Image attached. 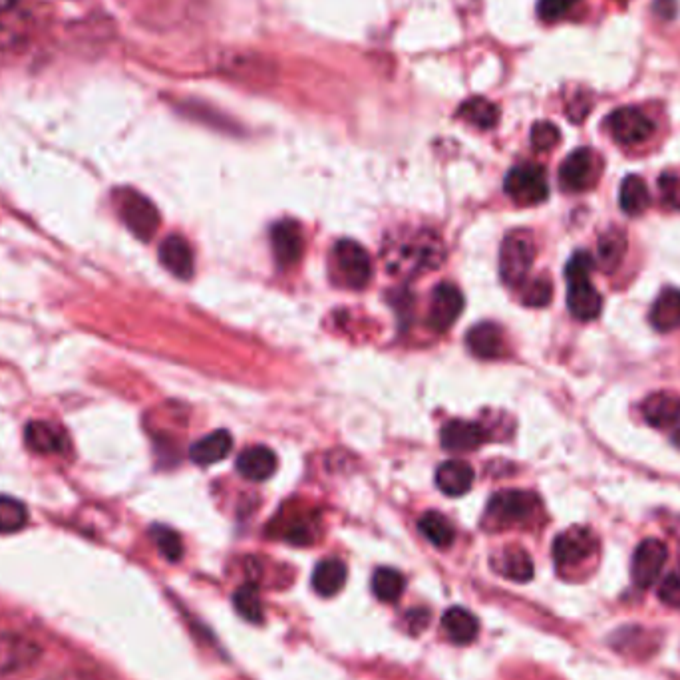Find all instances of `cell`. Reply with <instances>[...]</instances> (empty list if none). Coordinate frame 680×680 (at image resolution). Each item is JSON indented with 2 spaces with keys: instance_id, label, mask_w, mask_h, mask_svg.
<instances>
[{
  "instance_id": "22",
  "label": "cell",
  "mask_w": 680,
  "mask_h": 680,
  "mask_svg": "<svg viewBox=\"0 0 680 680\" xmlns=\"http://www.w3.org/2000/svg\"><path fill=\"white\" fill-rule=\"evenodd\" d=\"M442 625L450 641L456 645H470L478 639L480 633V621L476 615L464 607H452L444 613Z\"/></svg>"
},
{
  "instance_id": "11",
  "label": "cell",
  "mask_w": 680,
  "mask_h": 680,
  "mask_svg": "<svg viewBox=\"0 0 680 680\" xmlns=\"http://www.w3.org/2000/svg\"><path fill=\"white\" fill-rule=\"evenodd\" d=\"M462 311H464V297L460 289L452 283H440L432 291L428 325L436 333H446L458 321Z\"/></svg>"
},
{
  "instance_id": "25",
  "label": "cell",
  "mask_w": 680,
  "mask_h": 680,
  "mask_svg": "<svg viewBox=\"0 0 680 680\" xmlns=\"http://www.w3.org/2000/svg\"><path fill=\"white\" fill-rule=\"evenodd\" d=\"M494 567L502 577L515 581V583H527L533 577V561H531L529 553L521 547L504 549L498 555Z\"/></svg>"
},
{
  "instance_id": "10",
  "label": "cell",
  "mask_w": 680,
  "mask_h": 680,
  "mask_svg": "<svg viewBox=\"0 0 680 680\" xmlns=\"http://www.w3.org/2000/svg\"><path fill=\"white\" fill-rule=\"evenodd\" d=\"M667 557H669V551L663 541L645 539L633 555V565H631L633 583L639 589H649L659 579L667 563Z\"/></svg>"
},
{
  "instance_id": "29",
  "label": "cell",
  "mask_w": 680,
  "mask_h": 680,
  "mask_svg": "<svg viewBox=\"0 0 680 680\" xmlns=\"http://www.w3.org/2000/svg\"><path fill=\"white\" fill-rule=\"evenodd\" d=\"M406 587V579L392 567H380L372 575V593L382 603H396Z\"/></svg>"
},
{
  "instance_id": "8",
  "label": "cell",
  "mask_w": 680,
  "mask_h": 680,
  "mask_svg": "<svg viewBox=\"0 0 680 680\" xmlns=\"http://www.w3.org/2000/svg\"><path fill=\"white\" fill-rule=\"evenodd\" d=\"M506 193L517 205H537L547 199L549 185L547 175L541 166L523 164L506 175Z\"/></svg>"
},
{
  "instance_id": "9",
  "label": "cell",
  "mask_w": 680,
  "mask_h": 680,
  "mask_svg": "<svg viewBox=\"0 0 680 680\" xmlns=\"http://www.w3.org/2000/svg\"><path fill=\"white\" fill-rule=\"evenodd\" d=\"M605 126L609 130V134L613 136V140L617 144H623V146L643 144L655 132V124L639 108H619V110H615L607 118Z\"/></svg>"
},
{
  "instance_id": "31",
  "label": "cell",
  "mask_w": 680,
  "mask_h": 680,
  "mask_svg": "<svg viewBox=\"0 0 680 680\" xmlns=\"http://www.w3.org/2000/svg\"><path fill=\"white\" fill-rule=\"evenodd\" d=\"M625 253H627L625 233L611 229L599 239V263L605 271H609V273L615 271L621 265Z\"/></svg>"
},
{
  "instance_id": "20",
  "label": "cell",
  "mask_w": 680,
  "mask_h": 680,
  "mask_svg": "<svg viewBox=\"0 0 680 680\" xmlns=\"http://www.w3.org/2000/svg\"><path fill=\"white\" fill-rule=\"evenodd\" d=\"M466 344L474 356L494 360L504 354V333L494 323H480L468 331Z\"/></svg>"
},
{
  "instance_id": "17",
  "label": "cell",
  "mask_w": 680,
  "mask_h": 680,
  "mask_svg": "<svg viewBox=\"0 0 680 680\" xmlns=\"http://www.w3.org/2000/svg\"><path fill=\"white\" fill-rule=\"evenodd\" d=\"M160 261L162 265L170 271L173 277L177 279H191L195 265H193V251L189 247V243L181 237V235H170L162 241L160 245Z\"/></svg>"
},
{
  "instance_id": "30",
  "label": "cell",
  "mask_w": 680,
  "mask_h": 680,
  "mask_svg": "<svg viewBox=\"0 0 680 680\" xmlns=\"http://www.w3.org/2000/svg\"><path fill=\"white\" fill-rule=\"evenodd\" d=\"M418 529L432 545H436L440 549L450 547L454 543V537H456L452 523L438 511L424 513L418 521Z\"/></svg>"
},
{
  "instance_id": "15",
  "label": "cell",
  "mask_w": 680,
  "mask_h": 680,
  "mask_svg": "<svg viewBox=\"0 0 680 680\" xmlns=\"http://www.w3.org/2000/svg\"><path fill=\"white\" fill-rule=\"evenodd\" d=\"M488 440V434L482 424L468 420H450L444 424L440 432V442L448 452H472L480 448Z\"/></svg>"
},
{
  "instance_id": "36",
  "label": "cell",
  "mask_w": 680,
  "mask_h": 680,
  "mask_svg": "<svg viewBox=\"0 0 680 680\" xmlns=\"http://www.w3.org/2000/svg\"><path fill=\"white\" fill-rule=\"evenodd\" d=\"M551 295H553V287L551 281L547 277H537L531 283H527V287L523 289L521 301L527 307H535L541 309L545 305L551 303Z\"/></svg>"
},
{
  "instance_id": "19",
  "label": "cell",
  "mask_w": 680,
  "mask_h": 680,
  "mask_svg": "<svg viewBox=\"0 0 680 680\" xmlns=\"http://www.w3.org/2000/svg\"><path fill=\"white\" fill-rule=\"evenodd\" d=\"M474 468L462 460H448L436 472V486L450 498H460L472 490Z\"/></svg>"
},
{
  "instance_id": "21",
  "label": "cell",
  "mask_w": 680,
  "mask_h": 680,
  "mask_svg": "<svg viewBox=\"0 0 680 680\" xmlns=\"http://www.w3.org/2000/svg\"><path fill=\"white\" fill-rule=\"evenodd\" d=\"M231 448H233L231 434L227 430H215V432L207 434L205 438L197 440L189 448V458L197 466H211V464H217L223 458H227Z\"/></svg>"
},
{
  "instance_id": "41",
  "label": "cell",
  "mask_w": 680,
  "mask_h": 680,
  "mask_svg": "<svg viewBox=\"0 0 680 680\" xmlns=\"http://www.w3.org/2000/svg\"><path fill=\"white\" fill-rule=\"evenodd\" d=\"M408 627H410V633H414V635H420L424 629H426V625H428V621H430V615H428V611L426 609H414V611H410L408 613Z\"/></svg>"
},
{
  "instance_id": "24",
  "label": "cell",
  "mask_w": 680,
  "mask_h": 680,
  "mask_svg": "<svg viewBox=\"0 0 680 680\" xmlns=\"http://www.w3.org/2000/svg\"><path fill=\"white\" fill-rule=\"evenodd\" d=\"M346 577H348V569L344 561H340L337 557L323 559L313 571V589L321 597H335L342 591Z\"/></svg>"
},
{
  "instance_id": "33",
  "label": "cell",
  "mask_w": 680,
  "mask_h": 680,
  "mask_svg": "<svg viewBox=\"0 0 680 680\" xmlns=\"http://www.w3.org/2000/svg\"><path fill=\"white\" fill-rule=\"evenodd\" d=\"M28 523V510L22 502L10 498V496H0V533H16L24 529Z\"/></svg>"
},
{
  "instance_id": "43",
  "label": "cell",
  "mask_w": 680,
  "mask_h": 680,
  "mask_svg": "<svg viewBox=\"0 0 680 680\" xmlns=\"http://www.w3.org/2000/svg\"><path fill=\"white\" fill-rule=\"evenodd\" d=\"M675 444L680 448V430H677V434H675Z\"/></svg>"
},
{
  "instance_id": "7",
  "label": "cell",
  "mask_w": 680,
  "mask_h": 680,
  "mask_svg": "<svg viewBox=\"0 0 680 680\" xmlns=\"http://www.w3.org/2000/svg\"><path fill=\"white\" fill-rule=\"evenodd\" d=\"M42 659V647L22 635L0 637V680L20 677Z\"/></svg>"
},
{
  "instance_id": "38",
  "label": "cell",
  "mask_w": 680,
  "mask_h": 680,
  "mask_svg": "<svg viewBox=\"0 0 680 680\" xmlns=\"http://www.w3.org/2000/svg\"><path fill=\"white\" fill-rule=\"evenodd\" d=\"M573 4H575V0H539L537 2V14L545 22H555V20L563 18L571 10Z\"/></svg>"
},
{
  "instance_id": "2",
  "label": "cell",
  "mask_w": 680,
  "mask_h": 680,
  "mask_svg": "<svg viewBox=\"0 0 680 680\" xmlns=\"http://www.w3.org/2000/svg\"><path fill=\"white\" fill-rule=\"evenodd\" d=\"M539 508L541 502L535 494L523 490H504L490 500L484 521L494 529L527 525L537 517Z\"/></svg>"
},
{
  "instance_id": "27",
  "label": "cell",
  "mask_w": 680,
  "mask_h": 680,
  "mask_svg": "<svg viewBox=\"0 0 680 680\" xmlns=\"http://www.w3.org/2000/svg\"><path fill=\"white\" fill-rule=\"evenodd\" d=\"M619 201H621V209L631 217L645 213L647 207L651 205V193L643 177L627 175L621 183Z\"/></svg>"
},
{
  "instance_id": "4",
  "label": "cell",
  "mask_w": 680,
  "mask_h": 680,
  "mask_svg": "<svg viewBox=\"0 0 680 680\" xmlns=\"http://www.w3.org/2000/svg\"><path fill=\"white\" fill-rule=\"evenodd\" d=\"M599 551L597 535L589 527H571L553 541V561L559 571L577 569Z\"/></svg>"
},
{
  "instance_id": "28",
  "label": "cell",
  "mask_w": 680,
  "mask_h": 680,
  "mask_svg": "<svg viewBox=\"0 0 680 680\" xmlns=\"http://www.w3.org/2000/svg\"><path fill=\"white\" fill-rule=\"evenodd\" d=\"M458 118L480 130H492L500 120V110L486 98H472L460 106Z\"/></svg>"
},
{
  "instance_id": "12",
  "label": "cell",
  "mask_w": 680,
  "mask_h": 680,
  "mask_svg": "<svg viewBox=\"0 0 680 680\" xmlns=\"http://www.w3.org/2000/svg\"><path fill=\"white\" fill-rule=\"evenodd\" d=\"M599 173V160L589 148H579L565 158L559 168V183L565 191H585L589 189Z\"/></svg>"
},
{
  "instance_id": "5",
  "label": "cell",
  "mask_w": 680,
  "mask_h": 680,
  "mask_svg": "<svg viewBox=\"0 0 680 680\" xmlns=\"http://www.w3.org/2000/svg\"><path fill=\"white\" fill-rule=\"evenodd\" d=\"M535 259V245L527 231H511L500 251V275L506 285L519 287L525 283Z\"/></svg>"
},
{
  "instance_id": "34",
  "label": "cell",
  "mask_w": 680,
  "mask_h": 680,
  "mask_svg": "<svg viewBox=\"0 0 680 680\" xmlns=\"http://www.w3.org/2000/svg\"><path fill=\"white\" fill-rule=\"evenodd\" d=\"M154 543L158 545L160 553L168 559V561H179L183 555V543L181 537L166 525H154L150 531Z\"/></svg>"
},
{
  "instance_id": "13",
  "label": "cell",
  "mask_w": 680,
  "mask_h": 680,
  "mask_svg": "<svg viewBox=\"0 0 680 680\" xmlns=\"http://www.w3.org/2000/svg\"><path fill=\"white\" fill-rule=\"evenodd\" d=\"M271 247L277 263L281 267L295 265L305 249L301 225L293 219H283L271 229Z\"/></svg>"
},
{
  "instance_id": "42",
  "label": "cell",
  "mask_w": 680,
  "mask_h": 680,
  "mask_svg": "<svg viewBox=\"0 0 680 680\" xmlns=\"http://www.w3.org/2000/svg\"><path fill=\"white\" fill-rule=\"evenodd\" d=\"M16 2H18V0H0V10H8V8H12Z\"/></svg>"
},
{
  "instance_id": "18",
  "label": "cell",
  "mask_w": 680,
  "mask_h": 680,
  "mask_svg": "<svg viewBox=\"0 0 680 680\" xmlns=\"http://www.w3.org/2000/svg\"><path fill=\"white\" fill-rule=\"evenodd\" d=\"M237 472L249 482H265L277 470V458L267 446H251L237 458Z\"/></svg>"
},
{
  "instance_id": "35",
  "label": "cell",
  "mask_w": 680,
  "mask_h": 680,
  "mask_svg": "<svg viewBox=\"0 0 680 680\" xmlns=\"http://www.w3.org/2000/svg\"><path fill=\"white\" fill-rule=\"evenodd\" d=\"M615 647L621 653H649L651 645H649V633L639 629V627H631V629H623L615 635Z\"/></svg>"
},
{
  "instance_id": "26",
  "label": "cell",
  "mask_w": 680,
  "mask_h": 680,
  "mask_svg": "<svg viewBox=\"0 0 680 680\" xmlns=\"http://www.w3.org/2000/svg\"><path fill=\"white\" fill-rule=\"evenodd\" d=\"M651 323L661 333L680 329V291L665 289L651 309Z\"/></svg>"
},
{
  "instance_id": "3",
  "label": "cell",
  "mask_w": 680,
  "mask_h": 680,
  "mask_svg": "<svg viewBox=\"0 0 680 680\" xmlns=\"http://www.w3.org/2000/svg\"><path fill=\"white\" fill-rule=\"evenodd\" d=\"M118 213L126 227L142 241H150L160 227L158 207L142 193L134 189L116 191Z\"/></svg>"
},
{
  "instance_id": "44",
  "label": "cell",
  "mask_w": 680,
  "mask_h": 680,
  "mask_svg": "<svg viewBox=\"0 0 680 680\" xmlns=\"http://www.w3.org/2000/svg\"><path fill=\"white\" fill-rule=\"evenodd\" d=\"M48 680H66V679H62V677H60V679H48Z\"/></svg>"
},
{
  "instance_id": "23",
  "label": "cell",
  "mask_w": 680,
  "mask_h": 680,
  "mask_svg": "<svg viewBox=\"0 0 680 680\" xmlns=\"http://www.w3.org/2000/svg\"><path fill=\"white\" fill-rule=\"evenodd\" d=\"M643 416L655 428L675 424L680 418V396L673 392L651 394L643 402Z\"/></svg>"
},
{
  "instance_id": "32",
  "label": "cell",
  "mask_w": 680,
  "mask_h": 680,
  "mask_svg": "<svg viewBox=\"0 0 680 680\" xmlns=\"http://www.w3.org/2000/svg\"><path fill=\"white\" fill-rule=\"evenodd\" d=\"M233 607L235 611L239 613L241 619L249 621V623H263L265 619V607H263V601L257 593L255 587L251 585H245V587H239L235 593H233Z\"/></svg>"
},
{
  "instance_id": "16",
  "label": "cell",
  "mask_w": 680,
  "mask_h": 680,
  "mask_svg": "<svg viewBox=\"0 0 680 680\" xmlns=\"http://www.w3.org/2000/svg\"><path fill=\"white\" fill-rule=\"evenodd\" d=\"M24 440L28 448H32L38 454H56L62 456L70 450V438L64 432V428L52 424V422H30L24 430Z\"/></svg>"
},
{
  "instance_id": "14",
  "label": "cell",
  "mask_w": 680,
  "mask_h": 680,
  "mask_svg": "<svg viewBox=\"0 0 680 680\" xmlns=\"http://www.w3.org/2000/svg\"><path fill=\"white\" fill-rule=\"evenodd\" d=\"M567 307L577 321H593L601 315V295L591 283V277L567 279Z\"/></svg>"
},
{
  "instance_id": "37",
  "label": "cell",
  "mask_w": 680,
  "mask_h": 680,
  "mask_svg": "<svg viewBox=\"0 0 680 680\" xmlns=\"http://www.w3.org/2000/svg\"><path fill=\"white\" fill-rule=\"evenodd\" d=\"M561 140V132L557 126H553L551 122H537L531 128V146L537 152H549L553 150Z\"/></svg>"
},
{
  "instance_id": "1",
  "label": "cell",
  "mask_w": 680,
  "mask_h": 680,
  "mask_svg": "<svg viewBox=\"0 0 680 680\" xmlns=\"http://www.w3.org/2000/svg\"><path fill=\"white\" fill-rule=\"evenodd\" d=\"M386 267L394 273H424L440 265L444 249L438 237L420 231L414 237H404L398 243L386 245Z\"/></svg>"
},
{
  "instance_id": "39",
  "label": "cell",
  "mask_w": 680,
  "mask_h": 680,
  "mask_svg": "<svg viewBox=\"0 0 680 680\" xmlns=\"http://www.w3.org/2000/svg\"><path fill=\"white\" fill-rule=\"evenodd\" d=\"M659 189H661V197L663 201L680 211V177L675 173H663L659 179Z\"/></svg>"
},
{
  "instance_id": "6",
  "label": "cell",
  "mask_w": 680,
  "mask_h": 680,
  "mask_svg": "<svg viewBox=\"0 0 680 680\" xmlns=\"http://www.w3.org/2000/svg\"><path fill=\"white\" fill-rule=\"evenodd\" d=\"M333 263L342 285L348 289H364L372 277V261L368 251L352 239H342L333 249Z\"/></svg>"
},
{
  "instance_id": "40",
  "label": "cell",
  "mask_w": 680,
  "mask_h": 680,
  "mask_svg": "<svg viewBox=\"0 0 680 680\" xmlns=\"http://www.w3.org/2000/svg\"><path fill=\"white\" fill-rule=\"evenodd\" d=\"M659 597L663 603L671 605V607H680V569L669 573L661 587H659Z\"/></svg>"
}]
</instances>
